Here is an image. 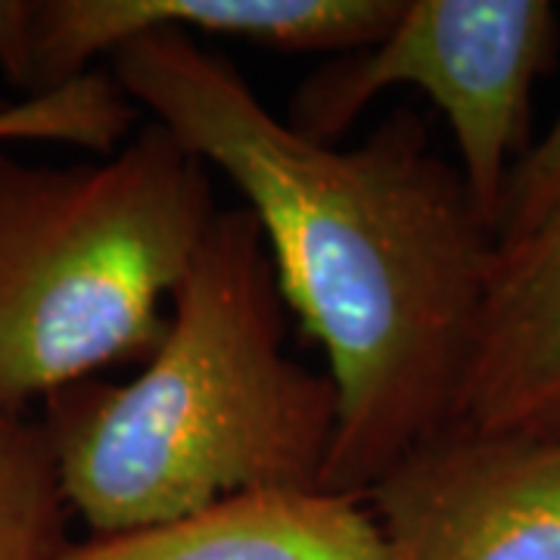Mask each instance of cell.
<instances>
[{"instance_id": "cell-3", "label": "cell", "mask_w": 560, "mask_h": 560, "mask_svg": "<svg viewBox=\"0 0 560 560\" xmlns=\"http://www.w3.org/2000/svg\"><path fill=\"white\" fill-rule=\"evenodd\" d=\"M215 212L209 165L156 121L94 162L0 153V415L150 359Z\"/></svg>"}, {"instance_id": "cell-5", "label": "cell", "mask_w": 560, "mask_h": 560, "mask_svg": "<svg viewBox=\"0 0 560 560\" xmlns=\"http://www.w3.org/2000/svg\"><path fill=\"white\" fill-rule=\"evenodd\" d=\"M361 499L393 560H560V433L448 423Z\"/></svg>"}, {"instance_id": "cell-7", "label": "cell", "mask_w": 560, "mask_h": 560, "mask_svg": "<svg viewBox=\"0 0 560 560\" xmlns=\"http://www.w3.org/2000/svg\"><path fill=\"white\" fill-rule=\"evenodd\" d=\"M452 423L480 433H560V206L495 246Z\"/></svg>"}, {"instance_id": "cell-8", "label": "cell", "mask_w": 560, "mask_h": 560, "mask_svg": "<svg viewBox=\"0 0 560 560\" xmlns=\"http://www.w3.org/2000/svg\"><path fill=\"white\" fill-rule=\"evenodd\" d=\"M57 560H393L361 495L241 492L175 521L69 541Z\"/></svg>"}, {"instance_id": "cell-1", "label": "cell", "mask_w": 560, "mask_h": 560, "mask_svg": "<svg viewBox=\"0 0 560 560\" xmlns=\"http://www.w3.org/2000/svg\"><path fill=\"white\" fill-rule=\"evenodd\" d=\"M109 66L128 101L219 168L259 221L280 300L337 389L320 489L364 495L455 418L495 231L405 106L359 147H337L293 131L190 35L131 40Z\"/></svg>"}, {"instance_id": "cell-6", "label": "cell", "mask_w": 560, "mask_h": 560, "mask_svg": "<svg viewBox=\"0 0 560 560\" xmlns=\"http://www.w3.org/2000/svg\"><path fill=\"white\" fill-rule=\"evenodd\" d=\"M401 0H25L16 88L44 97L160 32L231 38L283 54H349L381 38Z\"/></svg>"}, {"instance_id": "cell-10", "label": "cell", "mask_w": 560, "mask_h": 560, "mask_svg": "<svg viewBox=\"0 0 560 560\" xmlns=\"http://www.w3.org/2000/svg\"><path fill=\"white\" fill-rule=\"evenodd\" d=\"M138 106L113 75L91 72L44 97H0V143L7 140H60L109 156L135 128Z\"/></svg>"}, {"instance_id": "cell-2", "label": "cell", "mask_w": 560, "mask_h": 560, "mask_svg": "<svg viewBox=\"0 0 560 560\" xmlns=\"http://www.w3.org/2000/svg\"><path fill=\"white\" fill-rule=\"evenodd\" d=\"M283 308L256 215L219 209L138 377H91L44 399L62 495L91 536L241 492L320 489L337 389L287 352Z\"/></svg>"}, {"instance_id": "cell-9", "label": "cell", "mask_w": 560, "mask_h": 560, "mask_svg": "<svg viewBox=\"0 0 560 560\" xmlns=\"http://www.w3.org/2000/svg\"><path fill=\"white\" fill-rule=\"evenodd\" d=\"M72 508L40 418L0 415V560H57Z\"/></svg>"}, {"instance_id": "cell-4", "label": "cell", "mask_w": 560, "mask_h": 560, "mask_svg": "<svg viewBox=\"0 0 560 560\" xmlns=\"http://www.w3.org/2000/svg\"><path fill=\"white\" fill-rule=\"evenodd\" d=\"M548 0H401L368 47L318 66L296 88L287 125L318 143L337 140L393 88L436 103L458 150V175L495 231L511 168L529 150V109L558 50Z\"/></svg>"}, {"instance_id": "cell-11", "label": "cell", "mask_w": 560, "mask_h": 560, "mask_svg": "<svg viewBox=\"0 0 560 560\" xmlns=\"http://www.w3.org/2000/svg\"><path fill=\"white\" fill-rule=\"evenodd\" d=\"M560 206V109L551 128L511 168L495 219V246L526 237Z\"/></svg>"}]
</instances>
